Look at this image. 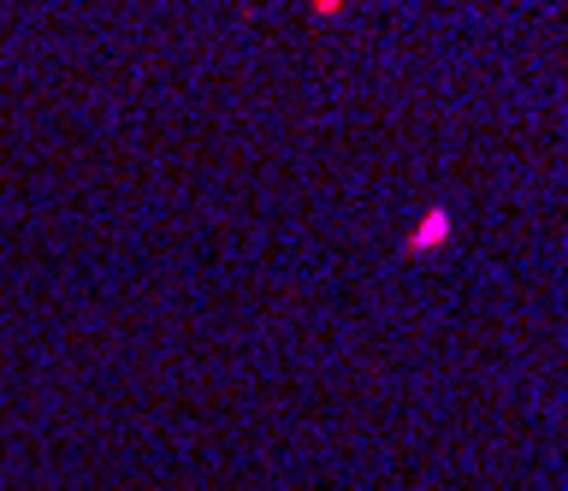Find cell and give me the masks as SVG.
<instances>
[{"mask_svg":"<svg viewBox=\"0 0 568 491\" xmlns=\"http://www.w3.org/2000/svg\"><path fill=\"white\" fill-rule=\"evenodd\" d=\"M444 243H450V214H444V207H426L415 219V232L403 237V255H426V249H444Z\"/></svg>","mask_w":568,"mask_h":491,"instance_id":"cell-1","label":"cell"},{"mask_svg":"<svg viewBox=\"0 0 568 491\" xmlns=\"http://www.w3.org/2000/svg\"><path fill=\"white\" fill-rule=\"evenodd\" d=\"M349 7V0H314V12H320V19H332V12H344Z\"/></svg>","mask_w":568,"mask_h":491,"instance_id":"cell-2","label":"cell"}]
</instances>
